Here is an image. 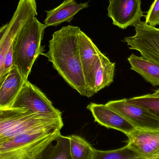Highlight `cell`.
Here are the masks:
<instances>
[{"label": "cell", "mask_w": 159, "mask_h": 159, "mask_svg": "<svg viewBox=\"0 0 159 159\" xmlns=\"http://www.w3.org/2000/svg\"><path fill=\"white\" fill-rule=\"evenodd\" d=\"M115 67V63L102 54L93 74V95L111 85L114 81Z\"/></svg>", "instance_id": "15"}, {"label": "cell", "mask_w": 159, "mask_h": 159, "mask_svg": "<svg viewBox=\"0 0 159 159\" xmlns=\"http://www.w3.org/2000/svg\"><path fill=\"white\" fill-rule=\"evenodd\" d=\"M87 108L91 112L95 122L107 129L120 131L127 136L135 129L123 117L106 104L91 103Z\"/></svg>", "instance_id": "12"}, {"label": "cell", "mask_w": 159, "mask_h": 159, "mask_svg": "<svg viewBox=\"0 0 159 159\" xmlns=\"http://www.w3.org/2000/svg\"><path fill=\"white\" fill-rule=\"evenodd\" d=\"M147 95L149 96V97H158V98H159V89L155 91L153 93L147 94Z\"/></svg>", "instance_id": "22"}, {"label": "cell", "mask_w": 159, "mask_h": 159, "mask_svg": "<svg viewBox=\"0 0 159 159\" xmlns=\"http://www.w3.org/2000/svg\"><path fill=\"white\" fill-rule=\"evenodd\" d=\"M37 15L36 0H19L10 21L0 28V89L13 67L5 62L13 40L20 28Z\"/></svg>", "instance_id": "5"}, {"label": "cell", "mask_w": 159, "mask_h": 159, "mask_svg": "<svg viewBox=\"0 0 159 159\" xmlns=\"http://www.w3.org/2000/svg\"><path fill=\"white\" fill-rule=\"evenodd\" d=\"M145 22L156 27L159 25V0H155L147 13Z\"/></svg>", "instance_id": "21"}, {"label": "cell", "mask_w": 159, "mask_h": 159, "mask_svg": "<svg viewBox=\"0 0 159 159\" xmlns=\"http://www.w3.org/2000/svg\"><path fill=\"white\" fill-rule=\"evenodd\" d=\"M61 121L62 116L35 113L25 108L0 107V147L21 134Z\"/></svg>", "instance_id": "3"}, {"label": "cell", "mask_w": 159, "mask_h": 159, "mask_svg": "<svg viewBox=\"0 0 159 159\" xmlns=\"http://www.w3.org/2000/svg\"><path fill=\"white\" fill-rule=\"evenodd\" d=\"M69 137L72 159H93L95 149L86 140L75 134Z\"/></svg>", "instance_id": "18"}, {"label": "cell", "mask_w": 159, "mask_h": 159, "mask_svg": "<svg viewBox=\"0 0 159 159\" xmlns=\"http://www.w3.org/2000/svg\"><path fill=\"white\" fill-rule=\"evenodd\" d=\"M36 159H72L69 136L59 134L44 148Z\"/></svg>", "instance_id": "17"}, {"label": "cell", "mask_w": 159, "mask_h": 159, "mask_svg": "<svg viewBox=\"0 0 159 159\" xmlns=\"http://www.w3.org/2000/svg\"><path fill=\"white\" fill-rule=\"evenodd\" d=\"M126 100L129 103L144 108L159 119V98L149 97L145 94Z\"/></svg>", "instance_id": "20"}, {"label": "cell", "mask_w": 159, "mask_h": 159, "mask_svg": "<svg viewBox=\"0 0 159 159\" xmlns=\"http://www.w3.org/2000/svg\"><path fill=\"white\" fill-rule=\"evenodd\" d=\"M133 26L134 35L123 40L129 49L139 51L142 57L159 65V28L139 20Z\"/></svg>", "instance_id": "6"}, {"label": "cell", "mask_w": 159, "mask_h": 159, "mask_svg": "<svg viewBox=\"0 0 159 159\" xmlns=\"http://www.w3.org/2000/svg\"><path fill=\"white\" fill-rule=\"evenodd\" d=\"M11 108H25L35 113L61 116V112L54 107L45 94L28 80L24 83Z\"/></svg>", "instance_id": "7"}, {"label": "cell", "mask_w": 159, "mask_h": 159, "mask_svg": "<svg viewBox=\"0 0 159 159\" xmlns=\"http://www.w3.org/2000/svg\"><path fill=\"white\" fill-rule=\"evenodd\" d=\"M107 106L129 121L135 129H159V119L143 107L127 102L126 99L108 102Z\"/></svg>", "instance_id": "8"}, {"label": "cell", "mask_w": 159, "mask_h": 159, "mask_svg": "<svg viewBox=\"0 0 159 159\" xmlns=\"http://www.w3.org/2000/svg\"><path fill=\"white\" fill-rule=\"evenodd\" d=\"M107 16L113 24L125 30L144 16L141 0H109Z\"/></svg>", "instance_id": "9"}, {"label": "cell", "mask_w": 159, "mask_h": 159, "mask_svg": "<svg viewBox=\"0 0 159 159\" xmlns=\"http://www.w3.org/2000/svg\"><path fill=\"white\" fill-rule=\"evenodd\" d=\"M25 80L13 66L0 89V107L11 108Z\"/></svg>", "instance_id": "14"}, {"label": "cell", "mask_w": 159, "mask_h": 159, "mask_svg": "<svg viewBox=\"0 0 159 159\" xmlns=\"http://www.w3.org/2000/svg\"><path fill=\"white\" fill-rule=\"evenodd\" d=\"M46 28L35 17L20 28L13 40V65L25 80H28L36 59L43 54L41 43Z\"/></svg>", "instance_id": "2"}, {"label": "cell", "mask_w": 159, "mask_h": 159, "mask_svg": "<svg viewBox=\"0 0 159 159\" xmlns=\"http://www.w3.org/2000/svg\"><path fill=\"white\" fill-rule=\"evenodd\" d=\"M93 159H142L129 145L116 150L102 151L94 149Z\"/></svg>", "instance_id": "19"}, {"label": "cell", "mask_w": 159, "mask_h": 159, "mask_svg": "<svg viewBox=\"0 0 159 159\" xmlns=\"http://www.w3.org/2000/svg\"><path fill=\"white\" fill-rule=\"evenodd\" d=\"M77 43L83 75L90 98L93 96V74L102 53L91 39L81 30L78 34Z\"/></svg>", "instance_id": "10"}, {"label": "cell", "mask_w": 159, "mask_h": 159, "mask_svg": "<svg viewBox=\"0 0 159 159\" xmlns=\"http://www.w3.org/2000/svg\"><path fill=\"white\" fill-rule=\"evenodd\" d=\"M63 121L37 130L19 134L0 147V159H36L59 134Z\"/></svg>", "instance_id": "4"}, {"label": "cell", "mask_w": 159, "mask_h": 159, "mask_svg": "<svg viewBox=\"0 0 159 159\" xmlns=\"http://www.w3.org/2000/svg\"><path fill=\"white\" fill-rule=\"evenodd\" d=\"M89 6L88 2L78 3L75 1L65 0L55 8L46 11L47 15L44 24L47 28L57 26L63 22H70L78 12Z\"/></svg>", "instance_id": "13"}, {"label": "cell", "mask_w": 159, "mask_h": 159, "mask_svg": "<svg viewBox=\"0 0 159 159\" xmlns=\"http://www.w3.org/2000/svg\"><path fill=\"white\" fill-rule=\"evenodd\" d=\"M128 145L137 152L142 159L159 158V129H135L127 135Z\"/></svg>", "instance_id": "11"}, {"label": "cell", "mask_w": 159, "mask_h": 159, "mask_svg": "<svg viewBox=\"0 0 159 159\" xmlns=\"http://www.w3.org/2000/svg\"><path fill=\"white\" fill-rule=\"evenodd\" d=\"M131 69L154 87L159 86V65L132 54L128 58Z\"/></svg>", "instance_id": "16"}, {"label": "cell", "mask_w": 159, "mask_h": 159, "mask_svg": "<svg viewBox=\"0 0 159 159\" xmlns=\"http://www.w3.org/2000/svg\"><path fill=\"white\" fill-rule=\"evenodd\" d=\"M159 159V158H158V159Z\"/></svg>", "instance_id": "23"}, {"label": "cell", "mask_w": 159, "mask_h": 159, "mask_svg": "<svg viewBox=\"0 0 159 159\" xmlns=\"http://www.w3.org/2000/svg\"><path fill=\"white\" fill-rule=\"evenodd\" d=\"M80 30L79 27L68 25L55 32L49 42L48 52L43 56L71 87L89 98L77 43Z\"/></svg>", "instance_id": "1"}]
</instances>
